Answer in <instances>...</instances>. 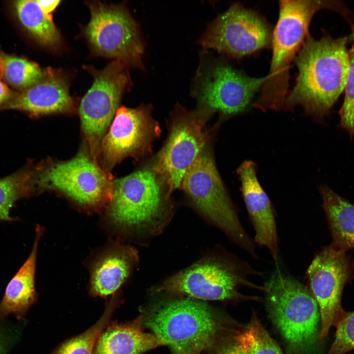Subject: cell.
I'll return each mask as SVG.
<instances>
[{
    "label": "cell",
    "instance_id": "obj_21",
    "mask_svg": "<svg viewBox=\"0 0 354 354\" xmlns=\"http://www.w3.org/2000/svg\"><path fill=\"white\" fill-rule=\"evenodd\" d=\"M335 248L354 249V205L326 185L319 188Z\"/></svg>",
    "mask_w": 354,
    "mask_h": 354
},
{
    "label": "cell",
    "instance_id": "obj_12",
    "mask_svg": "<svg viewBox=\"0 0 354 354\" xmlns=\"http://www.w3.org/2000/svg\"><path fill=\"white\" fill-rule=\"evenodd\" d=\"M272 31L259 13L235 3L208 24L199 42L205 50L239 59L271 47Z\"/></svg>",
    "mask_w": 354,
    "mask_h": 354
},
{
    "label": "cell",
    "instance_id": "obj_11",
    "mask_svg": "<svg viewBox=\"0 0 354 354\" xmlns=\"http://www.w3.org/2000/svg\"><path fill=\"white\" fill-rule=\"evenodd\" d=\"M87 68L93 82L82 98L78 111L85 146L98 162L103 138L131 81L128 67L118 60H114L102 70Z\"/></svg>",
    "mask_w": 354,
    "mask_h": 354
},
{
    "label": "cell",
    "instance_id": "obj_1",
    "mask_svg": "<svg viewBox=\"0 0 354 354\" xmlns=\"http://www.w3.org/2000/svg\"><path fill=\"white\" fill-rule=\"evenodd\" d=\"M350 39L327 34L319 39L307 37L295 58L298 74L283 109L292 110L299 106L314 120L323 121L345 89Z\"/></svg>",
    "mask_w": 354,
    "mask_h": 354
},
{
    "label": "cell",
    "instance_id": "obj_24",
    "mask_svg": "<svg viewBox=\"0 0 354 354\" xmlns=\"http://www.w3.org/2000/svg\"><path fill=\"white\" fill-rule=\"evenodd\" d=\"M30 162L15 172L0 178V221H16V218L10 215L11 209L19 200L30 197L27 186Z\"/></svg>",
    "mask_w": 354,
    "mask_h": 354
},
{
    "label": "cell",
    "instance_id": "obj_6",
    "mask_svg": "<svg viewBox=\"0 0 354 354\" xmlns=\"http://www.w3.org/2000/svg\"><path fill=\"white\" fill-rule=\"evenodd\" d=\"M274 323L290 345L310 350L319 338L321 317L310 289L277 266L264 285Z\"/></svg>",
    "mask_w": 354,
    "mask_h": 354
},
{
    "label": "cell",
    "instance_id": "obj_13",
    "mask_svg": "<svg viewBox=\"0 0 354 354\" xmlns=\"http://www.w3.org/2000/svg\"><path fill=\"white\" fill-rule=\"evenodd\" d=\"M151 113L149 105L118 109L100 145L98 162L105 172L111 174L126 158L138 159L150 152L152 143L160 134Z\"/></svg>",
    "mask_w": 354,
    "mask_h": 354
},
{
    "label": "cell",
    "instance_id": "obj_22",
    "mask_svg": "<svg viewBox=\"0 0 354 354\" xmlns=\"http://www.w3.org/2000/svg\"><path fill=\"white\" fill-rule=\"evenodd\" d=\"M17 17L28 33L42 46L55 48L61 43V37L52 15L46 14L37 0L14 1Z\"/></svg>",
    "mask_w": 354,
    "mask_h": 354
},
{
    "label": "cell",
    "instance_id": "obj_28",
    "mask_svg": "<svg viewBox=\"0 0 354 354\" xmlns=\"http://www.w3.org/2000/svg\"><path fill=\"white\" fill-rule=\"evenodd\" d=\"M335 326L334 340L327 354H346L354 350V311H345Z\"/></svg>",
    "mask_w": 354,
    "mask_h": 354
},
{
    "label": "cell",
    "instance_id": "obj_2",
    "mask_svg": "<svg viewBox=\"0 0 354 354\" xmlns=\"http://www.w3.org/2000/svg\"><path fill=\"white\" fill-rule=\"evenodd\" d=\"M330 9L342 14L345 6L338 1L282 0L273 30L269 73L253 106L261 110L282 109L289 93L291 62L309 35L312 19L318 11Z\"/></svg>",
    "mask_w": 354,
    "mask_h": 354
},
{
    "label": "cell",
    "instance_id": "obj_4",
    "mask_svg": "<svg viewBox=\"0 0 354 354\" xmlns=\"http://www.w3.org/2000/svg\"><path fill=\"white\" fill-rule=\"evenodd\" d=\"M143 325L169 346L173 354H201L219 338L222 326L206 303L189 298L171 299L142 315Z\"/></svg>",
    "mask_w": 354,
    "mask_h": 354
},
{
    "label": "cell",
    "instance_id": "obj_26",
    "mask_svg": "<svg viewBox=\"0 0 354 354\" xmlns=\"http://www.w3.org/2000/svg\"><path fill=\"white\" fill-rule=\"evenodd\" d=\"M248 354H283L281 349L263 327L253 317L248 324L233 335Z\"/></svg>",
    "mask_w": 354,
    "mask_h": 354
},
{
    "label": "cell",
    "instance_id": "obj_31",
    "mask_svg": "<svg viewBox=\"0 0 354 354\" xmlns=\"http://www.w3.org/2000/svg\"><path fill=\"white\" fill-rule=\"evenodd\" d=\"M42 10L47 14L51 15L59 5L60 0H37Z\"/></svg>",
    "mask_w": 354,
    "mask_h": 354
},
{
    "label": "cell",
    "instance_id": "obj_32",
    "mask_svg": "<svg viewBox=\"0 0 354 354\" xmlns=\"http://www.w3.org/2000/svg\"><path fill=\"white\" fill-rule=\"evenodd\" d=\"M2 347H1L0 341V354H2Z\"/></svg>",
    "mask_w": 354,
    "mask_h": 354
},
{
    "label": "cell",
    "instance_id": "obj_20",
    "mask_svg": "<svg viewBox=\"0 0 354 354\" xmlns=\"http://www.w3.org/2000/svg\"><path fill=\"white\" fill-rule=\"evenodd\" d=\"M35 237L30 253L8 283L0 302V316L14 315L20 320L35 302V276L38 246L43 228L37 225Z\"/></svg>",
    "mask_w": 354,
    "mask_h": 354
},
{
    "label": "cell",
    "instance_id": "obj_16",
    "mask_svg": "<svg viewBox=\"0 0 354 354\" xmlns=\"http://www.w3.org/2000/svg\"><path fill=\"white\" fill-rule=\"evenodd\" d=\"M24 112L32 118L53 115L72 114L76 110L69 93L66 76L58 70L48 68L42 77L28 88L17 91L0 109Z\"/></svg>",
    "mask_w": 354,
    "mask_h": 354
},
{
    "label": "cell",
    "instance_id": "obj_23",
    "mask_svg": "<svg viewBox=\"0 0 354 354\" xmlns=\"http://www.w3.org/2000/svg\"><path fill=\"white\" fill-rule=\"evenodd\" d=\"M43 73L37 63L0 51V79L18 91L35 83Z\"/></svg>",
    "mask_w": 354,
    "mask_h": 354
},
{
    "label": "cell",
    "instance_id": "obj_3",
    "mask_svg": "<svg viewBox=\"0 0 354 354\" xmlns=\"http://www.w3.org/2000/svg\"><path fill=\"white\" fill-rule=\"evenodd\" d=\"M113 181L84 146L69 160L31 161L27 185L30 197L53 191L82 207L100 209L112 200Z\"/></svg>",
    "mask_w": 354,
    "mask_h": 354
},
{
    "label": "cell",
    "instance_id": "obj_15",
    "mask_svg": "<svg viewBox=\"0 0 354 354\" xmlns=\"http://www.w3.org/2000/svg\"><path fill=\"white\" fill-rule=\"evenodd\" d=\"M180 106L174 111L168 138L154 169L165 179L170 194L179 188L186 172L205 150L207 141L202 116Z\"/></svg>",
    "mask_w": 354,
    "mask_h": 354
},
{
    "label": "cell",
    "instance_id": "obj_33",
    "mask_svg": "<svg viewBox=\"0 0 354 354\" xmlns=\"http://www.w3.org/2000/svg\"><path fill=\"white\" fill-rule=\"evenodd\" d=\"M352 37V39L353 40V43H354V31Z\"/></svg>",
    "mask_w": 354,
    "mask_h": 354
},
{
    "label": "cell",
    "instance_id": "obj_30",
    "mask_svg": "<svg viewBox=\"0 0 354 354\" xmlns=\"http://www.w3.org/2000/svg\"><path fill=\"white\" fill-rule=\"evenodd\" d=\"M17 91H13L7 85L0 79V109L15 95Z\"/></svg>",
    "mask_w": 354,
    "mask_h": 354
},
{
    "label": "cell",
    "instance_id": "obj_27",
    "mask_svg": "<svg viewBox=\"0 0 354 354\" xmlns=\"http://www.w3.org/2000/svg\"><path fill=\"white\" fill-rule=\"evenodd\" d=\"M349 54V70L344 89V100L338 113L339 126L348 131L352 138L354 135V43Z\"/></svg>",
    "mask_w": 354,
    "mask_h": 354
},
{
    "label": "cell",
    "instance_id": "obj_9",
    "mask_svg": "<svg viewBox=\"0 0 354 354\" xmlns=\"http://www.w3.org/2000/svg\"><path fill=\"white\" fill-rule=\"evenodd\" d=\"M181 187L197 208L255 259L256 244L243 227L211 154L204 150L186 172Z\"/></svg>",
    "mask_w": 354,
    "mask_h": 354
},
{
    "label": "cell",
    "instance_id": "obj_10",
    "mask_svg": "<svg viewBox=\"0 0 354 354\" xmlns=\"http://www.w3.org/2000/svg\"><path fill=\"white\" fill-rule=\"evenodd\" d=\"M90 21L84 34L93 53L143 69L145 45L137 23L122 5L88 3Z\"/></svg>",
    "mask_w": 354,
    "mask_h": 354
},
{
    "label": "cell",
    "instance_id": "obj_25",
    "mask_svg": "<svg viewBox=\"0 0 354 354\" xmlns=\"http://www.w3.org/2000/svg\"><path fill=\"white\" fill-rule=\"evenodd\" d=\"M116 308L114 299L108 303L105 311L92 326L83 333L62 344L51 354H93L100 335L109 324Z\"/></svg>",
    "mask_w": 354,
    "mask_h": 354
},
{
    "label": "cell",
    "instance_id": "obj_14",
    "mask_svg": "<svg viewBox=\"0 0 354 354\" xmlns=\"http://www.w3.org/2000/svg\"><path fill=\"white\" fill-rule=\"evenodd\" d=\"M306 274L321 317L319 338L326 337L345 311L341 304L345 285L354 278V264L346 252L331 244L318 253Z\"/></svg>",
    "mask_w": 354,
    "mask_h": 354
},
{
    "label": "cell",
    "instance_id": "obj_8",
    "mask_svg": "<svg viewBox=\"0 0 354 354\" xmlns=\"http://www.w3.org/2000/svg\"><path fill=\"white\" fill-rule=\"evenodd\" d=\"M266 78L249 76L233 67L224 57H216L204 50L191 90L200 111L233 115L250 106Z\"/></svg>",
    "mask_w": 354,
    "mask_h": 354
},
{
    "label": "cell",
    "instance_id": "obj_17",
    "mask_svg": "<svg viewBox=\"0 0 354 354\" xmlns=\"http://www.w3.org/2000/svg\"><path fill=\"white\" fill-rule=\"evenodd\" d=\"M237 173L249 216L255 231L254 241L269 250L275 262L279 260L280 249L275 217L269 198L257 177L256 165L245 161Z\"/></svg>",
    "mask_w": 354,
    "mask_h": 354
},
{
    "label": "cell",
    "instance_id": "obj_19",
    "mask_svg": "<svg viewBox=\"0 0 354 354\" xmlns=\"http://www.w3.org/2000/svg\"><path fill=\"white\" fill-rule=\"evenodd\" d=\"M137 260L136 251L128 246H118L104 253L92 268L91 293L102 297L114 295L128 277Z\"/></svg>",
    "mask_w": 354,
    "mask_h": 354
},
{
    "label": "cell",
    "instance_id": "obj_29",
    "mask_svg": "<svg viewBox=\"0 0 354 354\" xmlns=\"http://www.w3.org/2000/svg\"><path fill=\"white\" fill-rule=\"evenodd\" d=\"M207 354H248L232 336H220Z\"/></svg>",
    "mask_w": 354,
    "mask_h": 354
},
{
    "label": "cell",
    "instance_id": "obj_18",
    "mask_svg": "<svg viewBox=\"0 0 354 354\" xmlns=\"http://www.w3.org/2000/svg\"><path fill=\"white\" fill-rule=\"evenodd\" d=\"M142 316L126 323L109 324L98 338L93 354H141L164 342L143 329Z\"/></svg>",
    "mask_w": 354,
    "mask_h": 354
},
{
    "label": "cell",
    "instance_id": "obj_5",
    "mask_svg": "<svg viewBox=\"0 0 354 354\" xmlns=\"http://www.w3.org/2000/svg\"><path fill=\"white\" fill-rule=\"evenodd\" d=\"M154 169H142L114 179L107 206L117 227L140 233L160 232L170 217L168 192Z\"/></svg>",
    "mask_w": 354,
    "mask_h": 354
},
{
    "label": "cell",
    "instance_id": "obj_7",
    "mask_svg": "<svg viewBox=\"0 0 354 354\" xmlns=\"http://www.w3.org/2000/svg\"><path fill=\"white\" fill-rule=\"evenodd\" d=\"M264 273L236 257H214L202 260L165 280L156 292H166L203 300H257L239 292L241 287L264 291L250 281Z\"/></svg>",
    "mask_w": 354,
    "mask_h": 354
}]
</instances>
